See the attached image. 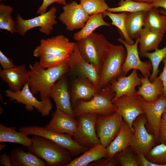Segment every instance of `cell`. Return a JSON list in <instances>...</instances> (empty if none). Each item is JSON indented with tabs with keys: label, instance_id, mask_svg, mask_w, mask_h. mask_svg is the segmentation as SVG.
<instances>
[{
	"label": "cell",
	"instance_id": "21",
	"mask_svg": "<svg viewBox=\"0 0 166 166\" xmlns=\"http://www.w3.org/2000/svg\"><path fill=\"white\" fill-rule=\"evenodd\" d=\"M98 90L94 83L87 78L76 77L73 81L69 91L73 108L79 100L88 101L91 99Z\"/></svg>",
	"mask_w": 166,
	"mask_h": 166
},
{
	"label": "cell",
	"instance_id": "7",
	"mask_svg": "<svg viewBox=\"0 0 166 166\" xmlns=\"http://www.w3.org/2000/svg\"><path fill=\"white\" fill-rule=\"evenodd\" d=\"M57 8L52 7L46 12L30 19H25L18 14L16 17V28L17 33L21 36H24L30 30L39 27L42 33L49 35L53 29V26L57 23L56 14Z\"/></svg>",
	"mask_w": 166,
	"mask_h": 166
},
{
	"label": "cell",
	"instance_id": "3",
	"mask_svg": "<svg viewBox=\"0 0 166 166\" xmlns=\"http://www.w3.org/2000/svg\"><path fill=\"white\" fill-rule=\"evenodd\" d=\"M115 95L109 84L99 89L89 100L77 101L73 108L75 117L86 113L105 115L116 112L117 108L113 101Z\"/></svg>",
	"mask_w": 166,
	"mask_h": 166
},
{
	"label": "cell",
	"instance_id": "39",
	"mask_svg": "<svg viewBox=\"0 0 166 166\" xmlns=\"http://www.w3.org/2000/svg\"><path fill=\"white\" fill-rule=\"evenodd\" d=\"M120 153L118 158L119 162L122 166H138L139 162L131 153L125 150Z\"/></svg>",
	"mask_w": 166,
	"mask_h": 166
},
{
	"label": "cell",
	"instance_id": "8",
	"mask_svg": "<svg viewBox=\"0 0 166 166\" xmlns=\"http://www.w3.org/2000/svg\"><path fill=\"white\" fill-rule=\"evenodd\" d=\"M97 115L96 113H86L77 117V126L72 137L80 145L89 148L101 144L96 131Z\"/></svg>",
	"mask_w": 166,
	"mask_h": 166
},
{
	"label": "cell",
	"instance_id": "28",
	"mask_svg": "<svg viewBox=\"0 0 166 166\" xmlns=\"http://www.w3.org/2000/svg\"><path fill=\"white\" fill-rule=\"evenodd\" d=\"M147 11L126 12L125 25L127 34L131 39L139 37L145 22Z\"/></svg>",
	"mask_w": 166,
	"mask_h": 166
},
{
	"label": "cell",
	"instance_id": "48",
	"mask_svg": "<svg viewBox=\"0 0 166 166\" xmlns=\"http://www.w3.org/2000/svg\"><path fill=\"white\" fill-rule=\"evenodd\" d=\"M159 11L161 14L166 16V11L163 9L161 8H159Z\"/></svg>",
	"mask_w": 166,
	"mask_h": 166
},
{
	"label": "cell",
	"instance_id": "13",
	"mask_svg": "<svg viewBox=\"0 0 166 166\" xmlns=\"http://www.w3.org/2000/svg\"><path fill=\"white\" fill-rule=\"evenodd\" d=\"M147 121L143 114L138 116L133 121V136L131 146L137 153H142L145 156L153 147L155 139L154 135L148 133L146 128Z\"/></svg>",
	"mask_w": 166,
	"mask_h": 166
},
{
	"label": "cell",
	"instance_id": "15",
	"mask_svg": "<svg viewBox=\"0 0 166 166\" xmlns=\"http://www.w3.org/2000/svg\"><path fill=\"white\" fill-rule=\"evenodd\" d=\"M33 51L34 56L40 57L49 54L66 53L70 54L73 51L75 43L70 42L63 35H59L47 39H42Z\"/></svg>",
	"mask_w": 166,
	"mask_h": 166
},
{
	"label": "cell",
	"instance_id": "30",
	"mask_svg": "<svg viewBox=\"0 0 166 166\" xmlns=\"http://www.w3.org/2000/svg\"><path fill=\"white\" fill-rule=\"evenodd\" d=\"M103 13L90 15L84 27L75 33L73 39L76 42L85 38L91 34L97 28L103 26L111 27L110 23L104 19Z\"/></svg>",
	"mask_w": 166,
	"mask_h": 166
},
{
	"label": "cell",
	"instance_id": "26",
	"mask_svg": "<svg viewBox=\"0 0 166 166\" xmlns=\"http://www.w3.org/2000/svg\"><path fill=\"white\" fill-rule=\"evenodd\" d=\"M106 148L102 144L89 148L83 154L72 160L66 166H86L103 158H108Z\"/></svg>",
	"mask_w": 166,
	"mask_h": 166
},
{
	"label": "cell",
	"instance_id": "49",
	"mask_svg": "<svg viewBox=\"0 0 166 166\" xmlns=\"http://www.w3.org/2000/svg\"><path fill=\"white\" fill-rule=\"evenodd\" d=\"M6 0H0V2H2V1H6Z\"/></svg>",
	"mask_w": 166,
	"mask_h": 166
},
{
	"label": "cell",
	"instance_id": "20",
	"mask_svg": "<svg viewBox=\"0 0 166 166\" xmlns=\"http://www.w3.org/2000/svg\"><path fill=\"white\" fill-rule=\"evenodd\" d=\"M59 109L53 113L51 119L45 128L54 132L73 136L77 128V119Z\"/></svg>",
	"mask_w": 166,
	"mask_h": 166
},
{
	"label": "cell",
	"instance_id": "25",
	"mask_svg": "<svg viewBox=\"0 0 166 166\" xmlns=\"http://www.w3.org/2000/svg\"><path fill=\"white\" fill-rule=\"evenodd\" d=\"M9 156L12 166H48L42 159L29 151H25L22 148H13L11 150Z\"/></svg>",
	"mask_w": 166,
	"mask_h": 166
},
{
	"label": "cell",
	"instance_id": "46",
	"mask_svg": "<svg viewBox=\"0 0 166 166\" xmlns=\"http://www.w3.org/2000/svg\"><path fill=\"white\" fill-rule=\"evenodd\" d=\"M152 4L154 7H160L166 11V0H155Z\"/></svg>",
	"mask_w": 166,
	"mask_h": 166
},
{
	"label": "cell",
	"instance_id": "11",
	"mask_svg": "<svg viewBox=\"0 0 166 166\" xmlns=\"http://www.w3.org/2000/svg\"><path fill=\"white\" fill-rule=\"evenodd\" d=\"M139 39L138 37L134 44L130 45L123 38H119L117 39L124 45L126 51V57L122 69V73L123 75L126 76L130 70L136 69L140 71L144 77H149L152 65L150 61H142L140 60L138 48Z\"/></svg>",
	"mask_w": 166,
	"mask_h": 166
},
{
	"label": "cell",
	"instance_id": "45",
	"mask_svg": "<svg viewBox=\"0 0 166 166\" xmlns=\"http://www.w3.org/2000/svg\"><path fill=\"white\" fill-rule=\"evenodd\" d=\"M0 163L2 165L4 166H12L10 156L5 153H3L1 156Z\"/></svg>",
	"mask_w": 166,
	"mask_h": 166
},
{
	"label": "cell",
	"instance_id": "34",
	"mask_svg": "<svg viewBox=\"0 0 166 166\" xmlns=\"http://www.w3.org/2000/svg\"><path fill=\"white\" fill-rule=\"evenodd\" d=\"M103 13L104 16H108L111 20V24L118 28L124 39L130 45L134 44V41L129 38L127 32L125 25L126 12L115 13L105 11Z\"/></svg>",
	"mask_w": 166,
	"mask_h": 166
},
{
	"label": "cell",
	"instance_id": "14",
	"mask_svg": "<svg viewBox=\"0 0 166 166\" xmlns=\"http://www.w3.org/2000/svg\"><path fill=\"white\" fill-rule=\"evenodd\" d=\"M62 9L59 19L69 31L82 28L89 16L81 5L75 1L63 5Z\"/></svg>",
	"mask_w": 166,
	"mask_h": 166
},
{
	"label": "cell",
	"instance_id": "19",
	"mask_svg": "<svg viewBox=\"0 0 166 166\" xmlns=\"http://www.w3.org/2000/svg\"><path fill=\"white\" fill-rule=\"evenodd\" d=\"M50 97L53 100L56 109L75 117L67 80L64 76L55 84L50 92Z\"/></svg>",
	"mask_w": 166,
	"mask_h": 166
},
{
	"label": "cell",
	"instance_id": "33",
	"mask_svg": "<svg viewBox=\"0 0 166 166\" xmlns=\"http://www.w3.org/2000/svg\"><path fill=\"white\" fill-rule=\"evenodd\" d=\"M13 10L11 6L0 4V29L12 34L17 32L16 23L11 15Z\"/></svg>",
	"mask_w": 166,
	"mask_h": 166
},
{
	"label": "cell",
	"instance_id": "35",
	"mask_svg": "<svg viewBox=\"0 0 166 166\" xmlns=\"http://www.w3.org/2000/svg\"><path fill=\"white\" fill-rule=\"evenodd\" d=\"M140 55L143 57H147L152 63V72L149 77V80L151 82H152L157 77L159 72L158 69L159 65L166 56V46L160 49H157L153 52H147Z\"/></svg>",
	"mask_w": 166,
	"mask_h": 166
},
{
	"label": "cell",
	"instance_id": "37",
	"mask_svg": "<svg viewBox=\"0 0 166 166\" xmlns=\"http://www.w3.org/2000/svg\"><path fill=\"white\" fill-rule=\"evenodd\" d=\"M80 4L90 16L103 13L109 7L105 0H80Z\"/></svg>",
	"mask_w": 166,
	"mask_h": 166
},
{
	"label": "cell",
	"instance_id": "16",
	"mask_svg": "<svg viewBox=\"0 0 166 166\" xmlns=\"http://www.w3.org/2000/svg\"><path fill=\"white\" fill-rule=\"evenodd\" d=\"M137 97L155 139L158 140L160 124L166 107V98L162 95L154 102H148L144 101L140 96L137 95Z\"/></svg>",
	"mask_w": 166,
	"mask_h": 166
},
{
	"label": "cell",
	"instance_id": "17",
	"mask_svg": "<svg viewBox=\"0 0 166 166\" xmlns=\"http://www.w3.org/2000/svg\"><path fill=\"white\" fill-rule=\"evenodd\" d=\"M113 102L117 108V112L121 116L134 132L132 127L133 121L140 115L144 114V110L138 101L137 95L123 96Z\"/></svg>",
	"mask_w": 166,
	"mask_h": 166
},
{
	"label": "cell",
	"instance_id": "38",
	"mask_svg": "<svg viewBox=\"0 0 166 166\" xmlns=\"http://www.w3.org/2000/svg\"><path fill=\"white\" fill-rule=\"evenodd\" d=\"M145 156L153 163L166 166V144L160 143L152 147Z\"/></svg>",
	"mask_w": 166,
	"mask_h": 166
},
{
	"label": "cell",
	"instance_id": "18",
	"mask_svg": "<svg viewBox=\"0 0 166 166\" xmlns=\"http://www.w3.org/2000/svg\"><path fill=\"white\" fill-rule=\"evenodd\" d=\"M141 84V78L138 76L136 69H132L128 76L122 75L114 79L110 83L115 94L113 101L123 96L135 95L136 88L140 86Z\"/></svg>",
	"mask_w": 166,
	"mask_h": 166
},
{
	"label": "cell",
	"instance_id": "42",
	"mask_svg": "<svg viewBox=\"0 0 166 166\" xmlns=\"http://www.w3.org/2000/svg\"><path fill=\"white\" fill-rule=\"evenodd\" d=\"M0 64L4 70L15 66L12 60L6 56L1 50H0Z\"/></svg>",
	"mask_w": 166,
	"mask_h": 166
},
{
	"label": "cell",
	"instance_id": "32",
	"mask_svg": "<svg viewBox=\"0 0 166 166\" xmlns=\"http://www.w3.org/2000/svg\"><path fill=\"white\" fill-rule=\"evenodd\" d=\"M154 7L151 3L140 2L132 0H121L118 6L109 7L107 11L113 13L134 12L140 11H148Z\"/></svg>",
	"mask_w": 166,
	"mask_h": 166
},
{
	"label": "cell",
	"instance_id": "23",
	"mask_svg": "<svg viewBox=\"0 0 166 166\" xmlns=\"http://www.w3.org/2000/svg\"><path fill=\"white\" fill-rule=\"evenodd\" d=\"M133 133L129 125L124 120L118 133L106 148L108 157L113 158L118 153L126 150L128 147L131 146Z\"/></svg>",
	"mask_w": 166,
	"mask_h": 166
},
{
	"label": "cell",
	"instance_id": "2",
	"mask_svg": "<svg viewBox=\"0 0 166 166\" xmlns=\"http://www.w3.org/2000/svg\"><path fill=\"white\" fill-rule=\"evenodd\" d=\"M32 144L28 151L45 161L48 166H66L72 160L67 149L46 138L36 135L31 138Z\"/></svg>",
	"mask_w": 166,
	"mask_h": 166
},
{
	"label": "cell",
	"instance_id": "40",
	"mask_svg": "<svg viewBox=\"0 0 166 166\" xmlns=\"http://www.w3.org/2000/svg\"><path fill=\"white\" fill-rule=\"evenodd\" d=\"M160 143L166 144V107L162 114L159 129V138Z\"/></svg>",
	"mask_w": 166,
	"mask_h": 166
},
{
	"label": "cell",
	"instance_id": "9",
	"mask_svg": "<svg viewBox=\"0 0 166 166\" xmlns=\"http://www.w3.org/2000/svg\"><path fill=\"white\" fill-rule=\"evenodd\" d=\"M6 96L11 101L25 105L28 111H32L34 108L36 109L43 116H48L52 108V105L50 98L44 100H39L35 97L31 91L28 83H26L22 89L18 91L10 89L6 90Z\"/></svg>",
	"mask_w": 166,
	"mask_h": 166
},
{
	"label": "cell",
	"instance_id": "1",
	"mask_svg": "<svg viewBox=\"0 0 166 166\" xmlns=\"http://www.w3.org/2000/svg\"><path fill=\"white\" fill-rule=\"evenodd\" d=\"M29 67L27 82L33 93H39L42 101L50 98V92L54 85L69 70L68 62L45 68L39 62L36 61L33 65H29Z\"/></svg>",
	"mask_w": 166,
	"mask_h": 166
},
{
	"label": "cell",
	"instance_id": "24",
	"mask_svg": "<svg viewBox=\"0 0 166 166\" xmlns=\"http://www.w3.org/2000/svg\"><path fill=\"white\" fill-rule=\"evenodd\" d=\"M142 84L138 87L135 95L140 96L143 99L148 102H152L156 101L163 95L164 87L161 79L157 77L152 82L148 76H141Z\"/></svg>",
	"mask_w": 166,
	"mask_h": 166
},
{
	"label": "cell",
	"instance_id": "6",
	"mask_svg": "<svg viewBox=\"0 0 166 166\" xmlns=\"http://www.w3.org/2000/svg\"><path fill=\"white\" fill-rule=\"evenodd\" d=\"M19 130L27 135H36L48 139L68 150L72 156H77L89 149L77 143L70 135L50 131L45 127L33 125L21 127Z\"/></svg>",
	"mask_w": 166,
	"mask_h": 166
},
{
	"label": "cell",
	"instance_id": "29",
	"mask_svg": "<svg viewBox=\"0 0 166 166\" xmlns=\"http://www.w3.org/2000/svg\"><path fill=\"white\" fill-rule=\"evenodd\" d=\"M26 134L15 130L14 127H8L0 124V141L16 143L27 148L32 144L31 138H30Z\"/></svg>",
	"mask_w": 166,
	"mask_h": 166
},
{
	"label": "cell",
	"instance_id": "22",
	"mask_svg": "<svg viewBox=\"0 0 166 166\" xmlns=\"http://www.w3.org/2000/svg\"><path fill=\"white\" fill-rule=\"evenodd\" d=\"M28 76V70L23 64L2 70L0 72L1 78L7 84L10 90L15 92L22 89L27 82Z\"/></svg>",
	"mask_w": 166,
	"mask_h": 166
},
{
	"label": "cell",
	"instance_id": "12",
	"mask_svg": "<svg viewBox=\"0 0 166 166\" xmlns=\"http://www.w3.org/2000/svg\"><path fill=\"white\" fill-rule=\"evenodd\" d=\"M69 71L75 77H83L92 81L99 89L100 73L93 65L86 61L80 53L76 42L69 60Z\"/></svg>",
	"mask_w": 166,
	"mask_h": 166
},
{
	"label": "cell",
	"instance_id": "47",
	"mask_svg": "<svg viewBox=\"0 0 166 166\" xmlns=\"http://www.w3.org/2000/svg\"><path fill=\"white\" fill-rule=\"evenodd\" d=\"M135 1L152 3L155 0H132Z\"/></svg>",
	"mask_w": 166,
	"mask_h": 166
},
{
	"label": "cell",
	"instance_id": "41",
	"mask_svg": "<svg viewBox=\"0 0 166 166\" xmlns=\"http://www.w3.org/2000/svg\"><path fill=\"white\" fill-rule=\"evenodd\" d=\"M67 0H43L41 5L38 9L37 13L38 14H41L47 12V8L51 5L56 3L59 4L63 5L67 4Z\"/></svg>",
	"mask_w": 166,
	"mask_h": 166
},
{
	"label": "cell",
	"instance_id": "44",
	"mask_svg": "<svg viewBox=\"0 0 166 166\" xmlns=\"http://www.w3.org/2000/svg\"><path fill=\"white\" fill-rule=\"evenodd\" d=\"M162 61L164 64V67L162 72L158 77L161 80L163 85L164 92L163 96L166 98V56L163 58Z\"/></svg>",
	"mask_w": 166,
	"mask_h": 166
},
{
	"label": "cell",
	"instance_id": "36",
	"mask_svg": "<svg viewBox=\"0 0 166 166\" xmlns=\"http://www.w3.org/2000/svg\"><path fill=\"white\" fill-rule=\"evenodd\" d=\"M70 54L66 53L44 54L40 57V65L45 68L57 66L68 62Z\"/></svg>",
	"mask_w": 166,
	"mask_h": 166
},
{
	"label": "cell",
	"instance_id": "10",
	"mask_svg": "<svg viewBox=\"0 0 166 166\" xmlns=\"http://www.w3.org/2000/svg\"><path fill=\"white\" fill-rule=\"evenodd\" d=\"M124 120L117 112L105 115H98L96 127L101 144L106 148L117 135Z\"/></svg>",
	"mask_w": 166,
	"mask_h": 166
},
{
	"label": "cell",
	"instance_id": "43",
	"mask_svg": "<svg viewBox=\"0 0 166 166\" xmlns=\"http://www.w3.org/2000/svg\"><path fill=\"white\" fill-rule=\"evenodd\" d=\"M117 163L113 158H103L90 164L88 166H116Z\"/></svg>",
	"mask_w": 166,
	"mask_h": 166
},
{
	"label": "cell",
	"instance_id": "27",
	"mask_svg": "<svg viewBox=\"0 0 166 166\" xmlns=\"http://www.w3.org/2000/svg\"><path fill=\"white\" fill-rule=\"evenodd\" d=\"M164 35L144 27L139 37V54L158 49Z\"/></svg>",
	"mask_w": 166,
	"mask_h": 166
},
{
	"label": "cell",
	"instance_id": "5",
	"mask_svg": "<svg viewBox=\"0 0 166 166\" xmlns=\"http://www.w3.org/2000/svg\"><path fill=\"white\" fill-rule=\"evenodd\" d=\"M126 54L123 45H115L110 43L100 72L99 89L123 75L122 69Z\"/></svg>",
	"mask_w": 166,
	"mask_h": 166
},
{
	"label": "cell",
	"instance_id": "31",
	"mask_svg": "<svg viewBox=\"0 0 166 166\" xmlns=\"http://www.w3.org/2000/svg\"><path fill=\"white\" fill-rule=\"evenodd\" d=\"M144 27L164 34L166 31V16L160 13L158 8L153 7L147 11Z\"/></svg>",
	"mask_w": 166,
	"mask_h": 166
},
{
	"label": "cell",
	"instance_id": "4",
	"mask_svg": "<svg viewBox=\"0 0 166 166\" xmlns=\"http://www.w3.org/2000/svg\"><path fill=\"white\" fill-rule=\"evenodd\" d=\"M82 57L94 65L100 74L104 59L110 43L102 34L93 32L76 42Z\"/></svg>",
	"mask_w": 166,
	"mask_h": 166
}]
</instances>
